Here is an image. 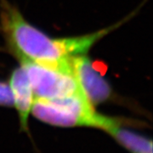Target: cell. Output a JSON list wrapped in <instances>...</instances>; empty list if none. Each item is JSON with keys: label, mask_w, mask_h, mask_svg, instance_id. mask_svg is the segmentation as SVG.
Listing matches in <instances>:
<instances>
[{"label": "cell", "mask_w": 153, "mask_h": 153, "mask_svg": "<svg viewBox=\"0 0 153 153\" xmlns=\"http://www.w3.org/2000/svg\"><path fill=\"white\" fill-rule=\"evenodd\" d=\"M33 90L35 98L56 99L82 93L71 72L70 63L53 66L19 60Z\"/></svg>", "instance_id": "3"}, {"label": "cell", "mask_w": 153, "mask_h": 153, "mask_svg": "<svg viewBox=\"0 0 153 153\" xmlns=\"http://www.w3.org/2000/svg\"><path fill=\"white\" fill-rule=\"evenodd\" d=\"M69 63L81 91L94 106L105 103L111 98L112 90L110 84L94 67L87 55L71 57Z\"/></svg>", "instance_id": "4"}, {"label": "cell", "mask_w": 153, "mask_h": 153, "mask_svg": "<svg viewBox=\"0 0 153 153\" xmlns=\"http://www.w3.org/2000/svg\"><path fill=\"white\" fill-rule=\"evenodd\" d=\"M132 124H134L132 121L123 118L105 133L129 153H152V140L126 128L127 125Z\"/></svg>", "instance_id": "6"}, {"label": "cell", "mask_w": 153, "mask_h": 153, "mask_svg": "<svg viewBox=\"0 0 153 153\" xmlns=\"http://www.w3.org/2000/svg\"><path fill=\"white\" fill-rule=\"evenodd\" d=\"M9 86L13 97V106L16 107L19 117L21 130L28 133L29 117L31 116L35 95L27 76L22 66L12 71Z\"/></svg>", "instance_id": "5"}, {"label": "cell", "mask_w": 153, "mask_h": 153, "mask_svg": "<svg viewBox=\"0 0 153 153\" xmlns=\"http://www.w3.org/2000/svg\"><path fill=\"white\" fill-rule=\"evenodd\" d=\"M31 114L46 124L62 128L87 127L106 131L119 117L96 111L82 93L56 99H37Z\"/></svg>", "instance_id": "2"}, {"label": "cell", "mask_w": 153, "mask_h": 153, "mask_svg": "<svg viewBox=\"0 0 153 153\" xmlns=\"http://www.w3.org/2000/svg\"><path fill=\"white\" fill-rule=\"evenodd\" d=\"M0 106L13 107V97L9 83L0 81Z\"/></svg>", "instance_id": "7"}, {"label": "cell", "mask_w": 153, "mask_h": 153, "mask_svg": "<svg viewBox=\"0 0 153 153\" xmlns=\"http://www.w3.org/2000/svg\"><path fill=\"white\" fill-rule=\"evenodd\" d=\"M0 22L9 48L18 60L53 66H63L71 57L87 55L99 40L123 23L82 36L52 38L30 24L6 0L0 1Z\"/></svg>", "instance_id": "1"}]
</instances>
